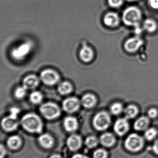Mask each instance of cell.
<instances>
[{"label": "cell", "instance_id": "4dcf8cb0", "mask_svg": "<svg viewBox=\"0 0 158 158\" xmlns=\"http://www.w3.org/2000/svg\"><path fill=\"white\" fill-rule=\"evenodd\" d=\"M123 0H108L109 5L113 8L120 7L123 4Z\"/></svg>", "mask_w": 158, "mask_h": 158}, {"label": "cell", "instance_id": "d6986e66", "mask_svg": "<svg viewBox=\"0 0 158 158\" xmlns=\"http://www.w3.org/2000/svg\"><path fill=\"white\" fill-rule=\"evenodd\" d=\"M78 120L74 117H67L64 119V127L67 131H74L78 129Z\"/></svg>", "mask_w": 158, "mask_h": 158}, {"label": "cell", "instance_id": "484cf974", "mask_svg": "<svg viewBox=\"0 0 158 158\" xmlns=\"http://www.w3.org/2000/svg\"><path fill=\"white\" fill-rule=\"evenodd\" d=\"M42 94L41 92L38 91L32 92L30 95V100L32 104H40L42 101Z\"/></svg>", "mask_w": 158, "mask_h": 158}, {"label": "cell", "instance_id": "277c9868", "mask_svg": "<svg viewBox=\"0 0 158 158\" xmlns=\"http://www.w3.org/2000/svg\"><path fill=\"white\" fill-rule=\"evenodd\" d=\"M40 110L41 114L47 119H54L61 114L60 108L53 102H47L43 104L40 107Z\"/></svg>", "mask_w": 158, "mask_h": 158}, {"label": "cell", "instance_id": "30bf717a", "mask_svg": "<svg viewBox=\"0 0 158 158\" xmlns=\"http://www.w3.org/2000/svg\"><path fill=\"white\" fill-rule=\"evenodd\" d=\"M32 45L30 43L22 44L18 47L12 50V56L15 59L20 60L25 57L29 53Z\"/></svg>", "mask_w": 158, "mask_h": 158}, {"label": "cell", "instance_id": "5b68a950", "mask_svg": "<svg viewBox=\"0 0 158 158\" xmlns=\"http://www.w3.org/2000/svg\"><path fill=\"white\" fill-rule=\"evenodd\" d=\"M111 117L109 113L102 111L97 113L93 120L94 127L98 131L106 130L111 124Z\"/></svg>", "mask_w": 158, "mask_h": 158}, {"label": "cell", "instance_id": "d4e9b609", "mask_svg": "<svg viewBox=\"0 0 158 158\" xmlns=\"http://www.w3.org/2000/svg\"><path fill=\"white\" fill-rule=\"evenodd\" d=\"M158 135V131L156 128H148L144 131V138L145 140L150 142L156 138Z\"/></svg>", "mask_w": 158, "mask_h": 158}, {"label": "cell", "instance_id": "d6a6232c", "mask_svg": "<svg viewBox=\"0 0 158 158\" xmlns=\"http://www.w3.org/2000/svg\"><path fill=\"white\" fill-rule=\"evenodd\" d=\"M148 3L153 9H158V0H148Z\"/></svg>", "mask_w": 158, "mask_h": 158}, {"label": "cell", "instance_id": "74e56055", "mask_svg": "<svg viewBox=\"0 0 158 158\" xmlns=\"http://www.w3.org/2000/svg\"><path fill=\"white\" fill-rule=\"evenodd\" d=\"M50 158H62L61 157V156L58 155H53L51 156V157Z\"/></svg>", "mask_w": 158, "mask_h": 158}, {"label": "cell", "instance_id": "e575fe53", "mask_svg": "<svg viewBox=\"0 0 158 158\" xmlns=\"http://www.w3.org/2000/svg\"><path fill=\"white\" fill-rule=\"evenodd\" d=\"M0 152H1V155H0V157L1 158H3L4 157L5 155L6 151L5 148L2 145H1V148H0Z\"/></svg>", "mask_w": 158, "mask_h": 158}, {"label": "cell", "instance_id": "7c38bea8", "mask_svg": "<svg viewBox=\"0 0 158 158\" xmlns=\"http://www.w3.org/2000/svg\"><path fill=\"white\" fill-rule=\"evenodd\" d=\"M104 22L106 26L110 27H115L120 23V18L117 13L109 12L105 15Z\"/></svg>", "mask_w": 158, "mask_h": 158}, {"label": "cell", "instance_id": "ac0fdd59", "mask_svg": "<svg viewBox=\"0 0 158 158\" xmlns=\"http://www.w3.org/2000/svg\"><path fill=\"white\" fill-rule=\"evenodd\" d=\"M81 102L84 107L88 109L92 108L96 105L97 98L93 94H87L83 96Z\"/></svg>", "mask_w": 158, "mask_h": 158}, {"label": "cell", "instance_id": "1f68e13d", "mask_svg": "<svg viewBox=\"0 0 158 158\" xmlns=\"http://www.w3.org/2000/svg\"><path fill=\"white\" fill-rule=\"evenodd\" d=\"M147 115L149 118L155 119L157 118L158 115V111L156 109L151 108L147 112Z\"/></svg>", "mask_w": 158, "mask_h": 158}, {"label": "cell", "instance_id": "836d02e7", "mask_svg": "<svg viewBox=\"0 0 158 158\" xmlns=\"http://www.w3.org/2000/svg\"><path fill=\"white\" fill-rule=\"evenodd\" d=\"M152 151L155 155L158 156V139L155 140L152 147Z\"/></svg>", "mask_w": 158, "mask_h": 158}, {"label": "cell", "instance_id": "f546056e", "mask_svg": "<svg viewBox=\"0 0 158 158\" xmlns=\"http://www.w3.org/2000/svg\"><path fill=\"white\" fill-rule=\"evenodd\" d=\"M93 158H107L108 153L106 150L103 148H99L94 152Z\"/></svg>", "mask_w": 158, "mask_h": 158}, {"label": "cell", "instance_id": "44dd1931", "mask_svg": "<svg viewBox=\"0 0 158 158\" xmlns=\"http://www.w3.org/2000/svg\"><path fill=\"white\" fill-rule=\"evenodd\" d=\"M125 118L127 119H132L135 118L139 113L138 107L134 105H130L124 110Z\"/></svg>", "mask_w": 158, "mask_h": 158}, {"label": "cell", "instance_id": "7402d4cb", "mask_svg": "<svg viewBox=\"0 0 158 158\" xmlns=\"http://www.w3.org/2000/svg\"><path fill=\"white\" fill-rule=\"evenodd\" d=\"M72 90L73 87L72 85L68 81H64L60 83L58 87V93L63 95L70 94Z\"/></svg>", "mask_w": 158, "mask_h": 158}, {"label": "cell", "instance_id": "d590c367", "mask_svg": "<svg viewBox=\"0 0 158 158\" xmlns=\"http://www.w3.org/2000/svg\"><path fill=\"white\" fill-rule=\"evenodd\" d=\"M135 33L136 35H139L141 34L143 32V29L140 27V26H137V27H135Z\"/></svg>", "mask_w": 158, "mask_h": 158}, {"label": "cell", "instance_id": "8992f818", "mask_svg": "<svg viewBox=\"0 0 158 158\" xmlns=\"http://www.w3.org/2000/svg\"><path fill=\"white\" fill-rule=\"evenodd\" d=\"M19 112V110L17 108L11 109L10 115L2 120L1 124L3 130L6 131H12L17 129L18 125L17 115Z\"/></svg>", "mask_w": 158, "mask_h": 158}, {"label": "cell", "instance_id": "2e32d148", "mask_svg": "<svg viewBox=\"0 0 158 158\" xmlns=\"http://www.w3.org/2000/svg\"><path fill=\"white\" fill-rule=\"evenodd\" d=\"M40 80L35 75H30L26 77L23 81V85L27 89H33L39 85Z\"/></svg>", "mask_w": 158, "mask_h": 158}, {"label": "cell", "instance_id": "83f0119b", "mask_svg": "<svg viewBox=\"0 0 158 158\" xmlns=\"http://www.w3.org/2000/svg\"><path fill=\"white\" fill-rule=\"evenodd\" d=\"M98 142V139L95 136H90L86 139L85 144L88 148H94L97 145Z\"/></svg>", "mask_w": 158, "mask_h": 158}, {"label": "cell", "instance_id": "9a60e30c", "mask_svg": "<svg viewBox=\"0 0 158 158\" xmlns=\"http://www.w3.org/2000/svg\"><path fill=\"white\" fill-rule=\"evenodd\" d=\"M150 120L148 117L143 116L137 119L134 124V128L137 131H145L148 129Z\"/></svg>", "mask_w": 158, "mask_h": 158}, {"label": "cell", "instance_id": "4316f807", "mask_svg": "<svg viewBox=\"0 0 158 158\" xmlns=\"http://www.w3.org/2000/svg\"><path fill=\"white\" fill-rule=\"evenodd\" d=\"M110 110L113 115H116V116L120 115L122 113V111H124L122 104L118 102L112 104L110 106Z\"/></svg>", "mask_w": 158, "mask_h": 158}, {"label": "cell", "instance_id": "4fadbf2b", "mask_svg": "<svg viewBox=\"0 0 158 158\" xmlns=\"http://www.w3.org/2000/svg\"><path fill=\"white\" fill-rule=\"evenodd\" d=\"M79 57L84 63H89L92 61L94 57V52L91 47L84 44L79 52Z\"/></svg>", "mask_w": 158, "mask_h": 158}, {"label": "cell", "instance_id": "5bb4252c", "mask_svg": "<svg viewBox=\"0 0 158 158\" xmlns=\"http://www.w3.org/2000/svg\"><path fill=\"white\" fill-rule=\"evenodd\" d=\"M99 142L104 147L110 148L113 146L116 143V138L113 134L110 132H106L101 135Z\"/></svg>", "mask_w": 158, "mask_h": 158}, {"label": "cell", "instance_id": "52a82bcc", "mask_svg": "<svg viewBox=\"0 0 158 158\" xmlns=\"http://www.w3.org/2000/svg\"><path fill=\"white\" fill-rule=\"evenodd\" d=\"M59 79V74L53 69H45L42 71L41 74V80L46 85H54L58 82Z\"/></svg>", "mask_w": 158, "mask_h": 158}, {"label": "cell", "instance_id": "8fae6325", "mask_svg": "<svg viewBox=\"0 0 158 158\" xmlns=\"http://www.w3.org/2000/svg\"><path fill=\"white\" fill-rule=\"evenodd\" d=\"M62 106L66 112L69 113H74L79 108L80 102L77 98H68L63 101Z\"/></svg>", "mask_w": 158, "mask_h": 158}, {"label": "cell", "instance_id": "6da1fadb", "mask_svg": "<svg viewBox=\"0 0 158 158\" xmlns=\"http://www.w3.org/2000/svg\"><path fill=\"white\" fill-rule=\"evenodd\" d=\"M24 129L32 133H41L42 131L43 123L40 117L34 113L24 115L20 121Z\"/></svg>", "mask_w": 158, "mask_h": 158}, {"label": "cell", "instance_id": "ffe728a7", "mask_svg": "<svg viewBox=\"0 0 158 158\" xmlns=\"http://www.w3.org/2000/svg\"><path fill=\"white\" fill-rule=\"evenodd\" d=\"M41 145L45 148H50L53 146L54 141L53 137L48 134L42 135L39 138Z\"/></svg>", "mask_w": 158, "mask_h": 158}, {"label": "cell", "instance_id": "f1b7e54d", "mask_svg": "<svg viewBox=\"0 0 158 158\" xmlns=\"http://www.w3.org/2000/svg\"><path fill=\"white\" fill-rule=\"evenodd\" d=\"M27 89L24 86L18 87L15 90V96L16 98L21 99L26 95Z\"/></svg>", "mask_w": 158, "mask_h": 158}, {"label": "cell", "instance_id": "7a4b0ae2", "mask_svg": "<svg viewBox=\"0 0 158 158\" xmlns=\"http://www.w3.org/2000/svg\"><path fill=\"white\" fill-rule=\"evenodd\" d=\"M123 23L130 27L140 26L142 19V13L139 8L135 6H130L126 8L122 14Z\"/></svg>", "mask_w": 158, "mask_h": 158}, {"label": "cell", "instance_id": "f35d334b", "mask_svg": "<svg viewBox=\"0 0 158 158\" xmlns=\"http://www.w3.org/2000/svg\"><path fill=\"white\" fill-rule=\"evenodd\" d=\"M129 2H134V1H136V0H127Z\"/></svg>", "mask_w": 158, "mask_h": 158}, {"label": "cell", "instance_id": "ba28073f", "mask_svg": "<svg viewBox=\"0 0 158 158\" xmlns=\"http://www.w3.org/2000/svg\"><path fill=\"white\" fill-rule=\"evenodd\" d=\"M130 128V123L128 119L125 118L118 119L115 122L113 126L115 133L119 136H122L126 135L129 131Z\"/></svg>", "mask_w": 158, "mask_h": 158}, {"label": "cell", "instance_id": "3957f363", "mask_svg": "<svg viewBox=\"0 0 158 158\" xmlns=\"http://www.w3.org/2000/svg\"><path fill=\"white\" fill-rule=\"evenodd\" d=\"M144 138L136 133H132L124 141V147L127 151L135 153L141 151L144 146Z\"/></svg>", "mask_w": 158, "mask_h": 158}, {"label": "cell", "instance_id": "8d00e7d4", "mask_svg": "<svg viewBox=\"0 0 158 158\" xmlns=\"http://www.w3.org/2000/svg\"><path fill=\"white\" fill-rule=\"evenodd\" d=\"M72 158H90L88 157L87 156L85 155H82V154H76L74 155Z\"/></svg>", "mask_w": 158, "mask_h": 158}, {"label": "cell", "instance_id": "e0dca14e", "mask_svg": "<svg viewBox=\"0 0 158 158\" xmlns=\"http://www.w3.org/2000/svg\"><path fill=\"white\" fill-rule=\"evenodd\" d=\"M67 144L70 150L72 151H76L81 146V138L77 135H71L68 139Z\"/></svg>", "mask_w": 158, "mask_h": 158}, {"label": "cell", "instance_id": "9c48e42d", "mask_svg": "<svg viewBox=\"0 0 158 158\" xmlns=\"http://www.w3.org/2000/svg\"><path fill=\"white\" fill-rule=\"evenodd\" d=\"M143 43V41L139 37H132L125 41L124 48L128 52L135 53L142 47Z\"/></svg>", "mask_w": 158, "mask_h": 158}, {"label": "cell", "instance_id": "603a6c76", "mask_svg": "<svg viewBox=\"0 0 158 158\" xmlns=\"http://www.w3.org/2000/svg\"><path fill=\"white\" fill-rule=\"evenodd\" d=\"M7 144L8 147L11 149H17L21 145V139L17 135H13L8 138L7 141Z\"/></svg>", "mask_w": 158, "mask_h": 158}, {"label": "cell", "instance_id": "cb8c5ba5", "mask_svg": "<svg viewBox=\"0 0 158 158\" xmlns=\"http://www.w3.org/2000/svg\"><path fill=\"white\" fill-rule=\"evenodd\" d=\"M143 27L147 32L152 33L155 32L157 28V25L155 20L148 19H146L143 24Z\"/></svg>", "mask_w": 158, "mask_h": 158}]
</instances>
